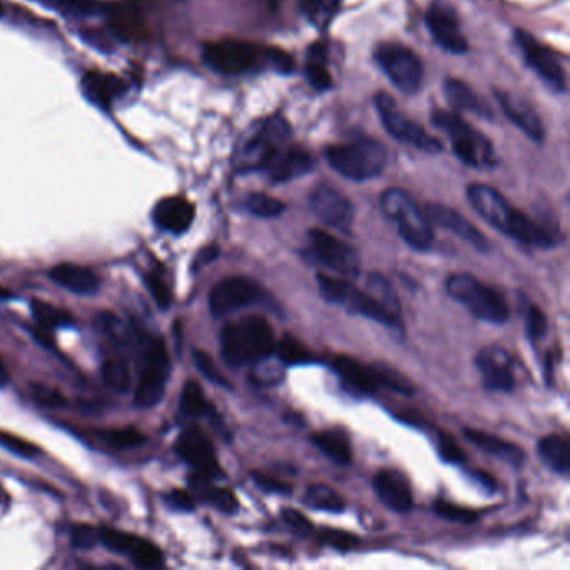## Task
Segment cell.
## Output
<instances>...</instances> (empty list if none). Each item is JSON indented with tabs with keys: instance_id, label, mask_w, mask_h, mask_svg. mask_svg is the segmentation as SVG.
I'll return each instance as SVG.
<instances>
[{
	"instance_id": "cell-1",
	"label": "cell",
	"mask_w": 570,
	"mask_h": 570,
	"mask_svg": "<svg viewBox=\"0 0 570 570\" xmlns=\"http://www.w3.org/2000/svg\"><path fill=\"white\" fill-rule=\"evenodd\" d=\"M467 198L472 208L490 226L512 240L535 248H552L557 243L555 236L545 226L510 206L509 201L489 184H472L467 191Z\"/></svg>"
},
{
	"instance_id": "cell-2",
	"label": "cell",
	"mask_w": 570,
	"mask_h": 570,
	"mask_svg": "<svg viewBox=\"0 0 570 570\" xmlns=\"http://www.w3.org/2000/svg\"><path fill=\"white\" fill-rule=\"evenodd\" d=\"M203 61L209 69L224 76H241L265 67L290 74L295 66L291 56L280 49L238 39L208 42L203 49Z\"/></svg>"
},
{
	"instance_id": "cell-3",
	"label": "cell",
	"mask_w": 570,
	"mask_h": 570,
	"mask_svg": "<svg viewBox=\"0 0 570 570\" xmlns=\"http://www.w3.org/2000/svg\"><path fill=\"white\" fill-rule=\"evenodd\" d=\"M221 355L230 367L253 365L275 353V331L263 316H243L228 321L219 333Z\"/></svg>"
},
{
	"instance_id": "cell-4",
	"label": "cell",
	"mask_w": 570,
	"mask_h": 570,
	"mask_svg": "<svg viewBox=\"0 0 570 570\" xmlns=\"http://www.w3.org/2000/svg\"><path fill=\"white\" fill-rule=\"evenodd\" d=\"M320 295L325 298L330 305L345 308L348 313L362 315L370 320L377 321L380 325L388 326L395 331L403 330L402 313L388 308L383 301L378 300L372 291H363L352 285L345 278L320 273L316 276Z\"/></svg>"
},
{
	"instance_id": "cell-5",
	"label": "cell",
	"mask_w": 570,
	"mask_h": 570,
	"mask_svg": "<svg viewBox=\"0 0 570 570\" xmlns=\"http://www.w3.org/2000/svg\"><path fill=\"white\" fill-rule=\"evenodd\" d=\"M325 158L333 171L350 181H368L377 178L387 166V149L373 139H357L352 143L330 146Z\"/></svg>"
},
{
	"instance_id": "cell-6",
	"label": "cell",
	"mask_w": 570,
	"mask_h": 570,
	"mask_svg": "<svg viewBox=\"0 0 570 570\" xmlns=\"http://www.w3.org/2000/svg\"><path fill=\"white\" fill-rule=\"evenodd\" d=\"M138 382L134 402L139 408H153L164 398L168 387L171 360L166 343L158 336H146L141 343Z\"/></svg>"
},
{
	"instance_id": "cell-7",
	"label": "cell",
	"mask_w": 570,
	"mask_h": 570,
	"mask_svg": "<svg viewBox=\"0 0 570 570\" xmlns=\"http://www.w3.org/2000/svg\"><path fill=\"white\" fill-rule=\"evenodd\" d=\"M383 214L397 226L403 241L415 251H428L433 245L432 223L410 194L390 188L380 196Z\"/></svg>"
},
{
	"instance_id": "cell-8",
	"label": "cell",
	"mask_w": 570,
	"mask_h": 570,
	"mask_svg": "<svg viewBox=\"0 0 570 570\" xmlns=\"http://www.w3.org/2000/svg\"><path fill=\"white\" fill-rule=\"evenodd\" d=\"M447 293L479 320L495 325H502L509 320V303L505 301L504 296L492 286L477 280L475 276L467 273L448 276Z\"/></svg>"
},
{
	"instance_id": "cell-9",
	"label": "cell",
	"mask_w": 570,
	"mask_h": 570,
	"mask_svg": "<svg viewBox=\"0 0 570 570\" xmlns=\"http://www.w3.org/2000/svg\"><path fill=\"white\" fill-rule=\"evenodd\" d=\"M432 121L447 134L453 153L462 163L472 168H489L495 163L494 148L484 134L465 123L459 114L452 111L433 112Z\"/></svg>"
},
{
	"instance_id": "cell-10",
	"label": "cell",
	"mask_w": 570,
	"mask_h": 570,
	"mask_svg": "<svg viewBox=\"0 0 570 570\" xmlns=\"http://www.w3.org/2000/svg\"><path fill=\"white\" fill-rule=\"evenodd\" d=\"M290 138L291 128L290 124L286 123V119L281 116L265 119L243 144L236 158V168L240 173H248V171H260L261 173V169L270 163L271 158L288 146Z\"/></svg>"
},
{
	"instance_id": "cell-11",
	"label": "cell",
	"mask_w": 570,
	"mask_h": 570,
	"mask_svg": "<svg viewBox=\"0 0 570 570\" xmlns=\"http://www.w3.org/2000/svg\"><path fill=\"white\" fill-rule=\"evenodd\" d=\"M306 256L316 265L323 266L341 278H355L360 275V256L347 241L333 236L328 231L311 230L308 233Z\"/></svg>"
},
{
	"instance_id": "cell-12",
	"label": "cell",
	"mask_w": 570,
	"mask_h": 570,
	"mask_svg": "<svg viewBox=\"0 0 570 570\" xmlns=\"http://www.w3.org/2000/svg\"><path fill=\"white\" fill-rule=\"evenodd\" d=\"M375 107H377L378 116L382 119L383 128L387 129L388 134H392L393 138L398 139L400 143L410 144L425 153H440L443 146L438 139L433 138L430 134L418 126L415 121L407 118L397 102L393 101L388 94L380 92L375 97Z\"/></svg>"
},
{
	"instance_id": "cell-13",
	"label": "cell",
	"mask_w": 570,
	"mask_h": 570,
	"mask_svg": "<svg viewBox=\"0 0 570 570\" xmlns=\"http://www.w3.org/2000/svg\"><path fill=\"white\" fill-rule=\"evenodd\" d=\"M375 59L388 79L400 89V91L417 92L422 86L423 64L417 54L408 47L398 42H387L378 46L375 51Z\"/></svg>"
},
{
	"instance_id": "cell-14",
	"label": "cell",
	"mask_w": 570,
	"mask_h": 570,
	"mask_svg": "<svg viewBox=\"0 0 570 570\" xmlns=\"http://www.w3.org/2000/svg\"><path fill=\"white\" fill-rule=\"evenodd\" d=\"M265 298V291L255 280L246 276H230L213 286L209 293V310L216 318L256 305Z\"/></svg>"
},
{
	"instance_id": "cell-15",
	"label": "cell",
	"mask_w": 570,
	"mask_h": 570,
	"mask_svg": "<svg viewBox=\"0 0 570 570\" xmlns=\"http://www.w3.org/2000/svg\"><path fill=\"white\" fill-rule=\"evenodd\" d=\"M515 42L524 54L527 64L537 72V76L545 84H549L557 92L567 91V74L557 52L540 44L534 36H530L529 32L522 29L515 31Z\"/></svg>"
},
{
	"instance_id": "cell-16",
	"label": "cell",
	"mask_w": 570,
	"mask_h": 570,
	"mask_svg": "<svg viewBox=\"0 0 570 570\" xmlns=\"http://www.w3.org/2000/svg\"><path fill=\"white\" fill-rule=\"evenodd\" d=\"M176 452L186 464L193 467L194 475L214 480L223 474L214 452L213 442L201 428L191 427L184 430L176 442Z\"/></svg>"
},
{
	"instance_id": "cell-17",
	"label": "cell",
	"mask_w": 570,
	"mask_h": 570,
	"mask_svg": "<svg viewBox=\"0 0 570 570\" xmlns=\"http://www.w3.org/2000/svg\"><path fill=\"white\" fill-rule=\"evenodd\" d=\"M425 22L433 41L437 42L443 51L465 54L469 49V42L460 29L459 16L445 0H433L432 6L428 7Z\"/></svg>"
},
{
	"instance_id": "cell-18",
	"label": "cell",
	"mask_w": 570,
	"mask_h": 570,
	"mask_svg": "<svg viewBox=\"0 0 570 570\" xmlns=\"http://www.w3.org/2000/svg\"><path fill=\"white\" fill-rule=\"evenodd\" d=\"M310 208L316 218L331 228L341 233L352 231L353 218H355L352 203L345 194L330 184H318L311 191Z\"/></svg>"
},
{
	"instance_id": "cell-19",
	"label": "cell",
	"mask_w": 570,
	"mask_h": 570,
	"mask_svg": "<svg viewBox=\"0 0 570 570\" xmlns=\"http://www.w3.org/2000/svg\"><path fill=\"white\" fill-rule=\"evenodd\" d=\"M475 367L482 375L484 387L490 392H512L515 380L514 360L500 345H487L475 355Z\"/></svg>"
},
{
	"instance_id": "cell-20",
	"label": "cell",
	"mask_w": 570,
	"mask_h": 570,
	"mask_svg": "<svg viewBox=\"0 0 570 570\" xmlns=\"http://www.w3.org/2000/svg\"><path fill=\"white\" fill-rule=\"evenodd\" d=\"M425 216H427L430 223L437 224L443 230L452 231L459 238L467 241L479 253H487L489 251L490 243L485 238L484 233L477 226L470 223L469 219L464 218L459 211L443 206V204L433 203L427 204Z\"/></svg>"
},
{
	"instance_id": "cell-21",
	"label": "cell",
	"mask_w": 570,
	"mask_h": 570,
	"mask_svg": "<svg viewBox=\"0 0 570 570\" xmlns=\"http://www.w3.org/2000/svg\"><path fill=\"white\" fill-rule=\"evenodd\" d=\"M313 168L315 161L306 149L288 144L271 158L270 163L261 169V173H265L271 183L283 184L311 173Z\"/></svg>"
},
{
	"instance_id": "cell-22",
	"label": "cell",
	"mask_w": 570,
	"mask_h": 570,
	"mask_svg": "<svg viewBox=\"0 0 570 570\" xmlns=\"http://www.w3.org/2000/svg\"><path fill=\"white\" fill-rule=\"evenodd\" d=\"M373 489L383 505L398 514H407L413 507L412 485L407 477L393 469H383L373 477Z\"/></svg>"
},
{
	"instance_id": "cell-23",
	"label": "cell",
	"mask_w": 570,
	"mask_h": 570,
	"mask_svg": "<svg viewBox=\"0 0 570 570\" xmlns=\"http://www.w3.org/2000/svg\"><path fill=\"white\" fill-rule=\"evenodd\" d=\"M495 99L499 102L505 116L532 141L542 143L544 141V124L540 121L539 114L535 112L534 107L530 106L529 102L520 99L519 96H514L507 91H500L495 89Z\"/></svg>"
},
{
	"instance_id": "cell-24",
	"label": "cell",
	"mask_w": 570,
	"mask_h": 570,
	"mask_svg": "<svg viewBox=\"0 0 570 570\" xmlns=\"http://www.w3.org/2000/svg\"><path fill=\"white\" fill-rule=\"evenodd\" d=\"M194 214H196V209L189 199L183 196H169L156 204L153 219L161 230L181 235L193 224Z\"/></svg>"
},
{
	"instance_id": "cell-25",
	"label": "cell",
	"mask_w": 570,
	"mask_h": 570,
	"mask_svg": "<svg viewBox=\"0 0 570 570\" xmlns=\"http://www.w3.org/2000/svg\"><path fill=\"white\" fill-rule=\"evenodd\" d=\"M333 368L340 375L341 382L352 388L353 392L373 395L382 388L375 365H367L348 355H340L335 358Z\"/></svg>"
},
{
	"instance_id": "cell-26",
	"label": "cell",
	"mask_w": 570,
	"mask_h": 570,
	"mask_svg": "<svg viewBox=\"0 0 570 570\" xmlns=\"http://www.w3.org/2000/svg\"><path fill=\"white\" fill-rule=\"evenodd\" d=\"M49 278L56 285L77 295H92L99 290V276L86 266L62 263L49 271Z\"/></svg>"
},
{
	"instance_id": "cell-27",
	"label": "cell",
	"mask_w": 570,
	"mask_h": 570,
	"mask_svg": "<svg viewBox=\"0 0 570 570\" xmlns=\"http://www.w3.org/2000/svg\"><path fill=\"white\" fill-rule=\"evenodd\" d=\"M124 81L114 74L102 71H87L82 77V89L94 104L111 107L124 92Z\"/></svg>"
},
{
	"instance_id": "cell-28",
	"label": "cell",
	"mask_w": 570,
	"mask_h": 570,
	"mask_svg": "<svg viewBox=\"0 0 570 570\" xmlns=\"http://www.w3.org/2000/svg\"><path fill=\"white\" fill-rule=\"evenodd\" d=\"M445 96L450 106L457 111L470 112L479 118L492 119L494 112L485 99L477 94L467 82L459 79H448L445 82Z\"/></svg>"
},
{
	"instance_id": "cell-29",
	"label": "cell",
	"mask_w": 570,
	"mask_h": 570,
	"mask_svg": "<svg viewBox=\"0 0 570 570\" xmlns=\"http://www.w3.org/2000/svg\"><path fill=\"white\" fill-rule=\"evenodd\" d=\"M464 435L470 443H474L475 447L480 450L494 455L497 459L505 460L509 464L519 467L525 460V453L522 448L517 447L515 443L507 442L504 438H499L492 433L475 430V428H465Z\"/></svg>"
},
{
	"instance_id": "cell-30",
	"label": "cell",
	"mask_w": 570,
	"mask_h": 570,
	"mask_svg": "<svg viewBox=\"0 0 570 570\" xmlns=\"http://www.w3.org/2000/svg\"><path fill=\"white\" fill-rule=\"evenodd\" d=\"M107 21L111 31L124 41H133L143 34L144 26L138 7L131 2H118L107 9Z\"/></svg>"
},
{
	"instance_id": "cell-31",
	"label": "cell",
	"mask_w": 570,
	"mask_h": 570,
	"mask_svg": "<svg viewBox=\"0 0 570 570\" xmlns=\"http://www.w3.org/2000/svg\"><path fill=\"white\" fill-rule=\"evenodd\" d=\"M311 443L328 459L338 465H348L353 459L352 442L340 428H326L313 433Z\"/></svg>"
},
{
	"instance_id": "cell-32",
	"label": "cell",
	"mask_w": 570,
	"mask_h": 570,
	"mask_svg": "<svg viewBox=\"0 0 570 570\" xmlns=\"http://www.w3.org/2000/svg\"><path fill=\"white\" fill-rule=\"evenodd\" d=\"M540 460L552 472L560 475L569 474V440L562 435H547L537 445Z\"/></svg>"
},
{
	"instance_id": "cell-33",
	"label": "cell",
	"mask_w": 570,
	"mask_h": 570,
	"mask_svg": "<svg viewBox=\"0 0 570 570\" xmlns=\"http://www.w3.org/2000/svg\"><path fill=\"white\" fill-rule=\"evenodd\" d=\"M191 485H193L194 492H196L201 499L206 500L208 504L213 505V507H216V509H218L219 512H223V514H235V512H238V509H240L238 499H236V495L233 494L230 489L214 487V485L211 484V480L199 477V475H193Z\"/></svg>"
},
{
	"instance_id": "cell-34",
	"label": "cell",
	"mask_w": 570,
	"mask_h": 570,
	"mask_svg": "<svg viewBox=\"0 0 570 570\" xmlns=\"http://www.w3.org/2000/svg\"><path fill=\"white\" fill-rule=\"evenodd\" d=\"M102 380L107 387L118 393L128 392L133 385L131 363L124 355H109L102 363Z\"/></svg>"
},
{
	"instance_id": "cell-35",
	"label": "cell",
	"mask_w": 570,
	"mask_h": 570,
	"mask_svg": "<svg viewBox=\"0 0 570 570\" xmlns=\"http://www.w3.org/2000/svg\"><path fill=\"white\" fill-rule=\"evenodd\" d=\"M298 6L311 26L325 31L340 12L341 0H298Z\"/></svg>"
},
{
	"instance_id": "cell-36",
	"label": "cell",
	"mask_w": 570,
	"mask_h": 570,
	"mask_svg": "<svg viewBox=\"0 0 570 570\" xmlns=\"http://www.w3.org/2000/svg\"><path fill=\"white\" fill-rule=\"evenodd\" d=\"M306 79L316 91H328L331 87V74L328 71L326 47L323 44H313L306 59Z\"/></svg>"
},
{
	"instance_id": "cell-37",
	"label": "cell",
	"mask_w": 570,
	"mask_h": 570,
	"mask_svg": "<svg viewBox=\"0 0 570 570\" xmlns=\"http://www.w3.org/2000/svg\"><path fill=\"white\" fill-rule=\"evenodd\" d=\"M305 504L310 509L340 514L345 510V499L333 487L325 484H313L306 489Z\"/></svg>"
},
{
	"instance_id": "cell-38",
	"label": "cell",
	"mask_w": 570,
	"mask_h": 570,
	"mask_svg": "<svg viewBox=\"0 0 570 570\" xmlns=\"http://www.w3.org/2000/svg\"><path fill=\"white\" fill-rule=\"evenodd\" d=\"M32 315H34L37 325L49 331L74 323L72 313L64 310V308H59V306L51 305L47 301H32Z\"/></svg>"
},
{
	"instance_id": "cell-39",
	"label": "cell",
	"mask_w": 570,
	"mask_h": 570,
	"mask_svg": "<svg viewBox=\"0 0 570 570\" xmlns=\"http://www.w3.org/2000/svg\"><path fill=\"white\" fill-rule=\"evenodd\" d=\"M275 352L278 353V358L285 365H303V363H310L315 360L310 348L290 333H285L281 336L280 341H276Z\"/></svg>"
},
{
	"instance_id": "cell-40",
	"label": "cell",
	"mask_w": 570,
	"mask_h": 570,
	"mask_svg": "<svg viewBox=\"0 0 570 570\" xmlns=\"http://www.w3.org/2000/svg\"><path fill=\"white\" fill-rule=\"evenodd\" d=\"M179 410L189 418H199L208 415L209 403L204 397L203 388L198 382L188 380L184 383L181 400H179Z\"/></svg>"
},
{
	"instance_id": "cell-41",
	"label": "cell",
	"mask_w": 570,
	"mask_h": 570,
	"mask_svg": "<svg viewBox=\"0 0 570 570\" xmlns=\"http://www.w3.org/2000/svg\"><path fill=\"white\" fill-rule=\"evenodd\" d=\"M285 377V363L280 358L268 355L253 363L251 372V382L258 387H268V385H278Z\"/></svg>"
},
{
	"instance_id": "cell-42",
	"label": "cell",
	"mask_w": 570,
	"mask_h": 570,
	"mask_svg": "<svg viewBox=\"0 0 570 570\" xmlns=\"http://www.w3.org/2000/svg\"><path fill=\"white\" fill-rule=\"evenodd\" d=\"M102 442H106L111 447L119 448V450H128V448H136L146 442V437L136 428H112V430H102L97 432Z\"/></svg>"
},
{
	"instance_id": "cell-43",
	"label": "cell",
	"mask_w": 570,
	"mask_h": 570,
	"mask_svg": "<svg viewBox=\"0 0 570 570\" xmlns=\"http://www.w3.org/2000/svg\"><path fill=\"white\" fill-rule=\"evenodd\" d=\"M245 206L251 214L258 218H276L285 211V204L280 199L268 196L265 193H253L246 198Z\"/></svg>"
},
{
	"instance_id": "cell-44",
	"label": "cell",
	"mask_w": 570,
	"mask_h": 570,
	"mask_svg": "<svg viewBox=\"0 0 570 570\" xmlns=\"http://www.w3.org/2000/svg\"><path fill=\"white\" fill-rule=\"evenodd\" d=\"M378 372V380H380V387L387 388L390 392L402 393V395H413L415 388L412 382L408 380L403 373L398 372L395 368H390L385 363H375Z\"/></svg>"
},
{
	"instance_id": "cell-45",
	"label": "cell",
	"mask_w": 570,
	"mask_h": 570,
	"mask_svg": "<svg viewBox=\"0 0 570 570\" xmlns=\"http://www.w3.org/2000/svg\"><path fill=\"white\" fill-rule=\"evenodd\" d=\"M42 2H46L62 14L76 17L92 16L104 9L102 0H42Z\"/></svg>"
},
{
	"instance_id": "cell-46",
	"label": "cell",
	"mask_w": 570,
	"mask_h": 570,
	"mask_svg": "<svg viewBox=\"0 0 570 570\" xmlns=\"http://www.w3.org/2000/svg\"><path fill=\"white\" fill-rule=\"evenodd\" d=\"M129 557L141 569H156V567H161L164 562L163 552L153 542L144 539H138L133 550L129 552Z\"/></svg>"
},
{
	"instance_id": "cell-47",
	"label": "cell",
	"mask_w": 570,
	"mask_h": 570,
	"mask_svg": "<svg viewBox=\"0 0 570 570\" xmlns=\"http://www.w3.org/2000/svg\"><path fill=\"white\" fill-rule=\"evenodd\" d=\"M433 510H435V514L438 517L452 520V522H460V524H474V522L480 519L479 510L460 507V505L452 504V502H447V500H437L433 504Z\"/></svg>"
},
{
	"instance_id": "cell-48",
	"label": "cell",
	"mask_w": 570,
	"mask_h": 570,
	"mask_svg": "<svg viewBox=\"0 0 570 570\" xmlns=\"http://www.w3.org/2000/svg\"><path fill=\"white\" fill-rule=\"evenodd\" d=\"M139 537L136 535L126 534L121 530L111 529V527H102L99 529V542L104 544L106 549L118 554H128L133 550L134 545L138 542Z\"/></svg>"
},
{
	"instance_id": "cell-49",
	"label": "cell",
	"mask_w": 570,
	"mask_h": 570,
	"mask_svg": "<svg viewBox=\"0 0 570 570\" xmlns=\"http://www.w3.org/2000/svg\"><path fill=\"white\" fill-rule=\"evenodd\" d=\"M368 291H372L378 300L383 301L388 308H392L397 313H402L400 301H398L397 291L393 290L392 283L383 275L370 276L367 281Z\"/></svg>"
},
{
	"instance_id": "cell-50",
	"label": "cell",
	"mask_w": 570,
	"mask_h": 570,
	"mask_svg": "<svg viewBox=\"0 0 570 570\" xmlns=\"http://www.w3.org/2000/svg\"><path fill=\"white\" fill-rule=\"evenodd\" d=\"M193 360L199 372L203 373L209 382H213L214 385H219V387L231 388L230 382L224 378L223 373L219 372L218 365H216L209 353L203 352V350H194Z\"/></svg>"
},
{
	"instance_id": "cell-51",
	"label": "cell",
	"mask_w": 570,
	"mask_h": 570,
	"mask_svg": "<svg viewBox=\"0 0 570 570\" xmlns=\"http://www.w3.org/2000/svg\"><path fill=\"white\" fill-rule=\"evenodd\" d=\"M437 447L438 455H440L443 462H447V464H462V462L467 460L464 448L460 447V443L457 442L450 433H438Z\"/></svg>"
},
{
	"instance_id": "cell-52",
	"label": "cell",
	"mask_w": 570,
	"mask_h": 570,
	"mask_svg": "<svg viewBox=\"0 0 570 570\" xmlns=\"http://www.w3.org/2000/svg\"><path fill=\"white\" fill-rule=\"evenodd\" d=\"M320 540L323 544L333 547V549L345 550V552L360 545L358 544L360 539H358L357 535L345 532V530L325 529L321 532Z\"/></svg>"
},
{
	"instance_id": "cell-53",
	"label": "cell",
	"mask_w": 570,
	"mask_h": 570,
	"mask_svg": "<svg viewBox=\"0 0 570 570\" xmlns=\"http://www.w3.org/2000/svg\"><path fill=\"white\" fill-rule=\"evenodd\" d=\"M525 330H527V335L532 341H539L540 338H544L545 331H547V318L539 306L530 305L527 308Z\"/></svg>"
},
{
	"instance_id": "cell-54",
	"label": "cell",
	"mask_w": 570,
	"mask_h": 570,
	"mask_svg": "<svg viewBox=\"0 0 570 570\" xmlns=\"http://www.w3.org/2000/svg\"><path fill=\"white\" fill-rule=\"evenodd\" d=\"M71 542L76 549H92L99 542V529L89 524L74 525L71 530Z\"/></svg>"
},
{
	"instance_id": "cell-55",
	"label": "cell",
	"mask_w": 570,
	"mask_h": 570,
	"mask_svg": "<svg viewBox=\"0 0 570 570\" xmlns=\"http://www.w3.org/2000/svg\"><path fill=\"white\" fill-rule=\"evenodd\" d=\"M281 517H283L286 527L298 537H308V535L313 534V525H311L310 520L306 519L305 515L298 510L285 509L281 512Z\"/></svg>"
},
{
	"instance_id": "cell-56",
	"label": "cell",
	"mask_w": 570,
	"mask_h": 570,
	"mask_svg": "<svg viewBox=\"0 0 570 570\" xmlns=\"http://www.w3.org/2000/svg\"><path fill=\"white\" fill-rule=\"evenodd\" d=\"M0 443L4 447L9 448L11 452L17 453L21 457H26V459H34L36 455H39V450L31 442H27L24 438L16 437V435H11V433H0Z\"/></svg>"
},
{
	"instance_id": "cell-57",
	"label": "cell",
	"mask_w": 570,
	"mask_h": 570,
	"mask_svg": "<svg viewBox=\"0 0 570 570\" xmlns=\"http://www.w3.org/2000/svg\"><path fill=\"white\" fill-rule=\"evenodd\" d=\"M32 398L37 403H41L44 407H62L66 400L62 397L61 393L57 392L56 388L47 387L42 383H34L31 387Z\"/></svg>"
},
{
	"instance_id": "cell-58",
	"label": "cell",
	"mask_w": 570,
	"mask_h": 570,
	"mask_svg": "<svg viewBox=\"0 0 570 570\" xmlns=\"http://www.w3.org/2000/svg\"><path fill=\"white\" fill-rule=\"evenodd\" d=\"M253 480L255 484L265 492L278 495H290L293 492V485L288 484L285 480L276 479L271 475L260 474V472H253Z\"/></svg>"
},
{
	"instance_id": "cell-59",
	"label": "cell",
	"mask_w": 570,
	"mask_h": 570,
	"mask_svg": "<svg viewBox=\"0 0 570 570\" xmlns=\"http://www.w3.org/2000/svg\"><path fill=\"white\" fill-rule=\"evenodd\" d=\"M148 286L159 308H168V306L171 305L173 296H171V291H169L168 285L164 283L161 276L154 275V273L148 275Z\"/></svg>"
},
{
	"instance_id": "cell-60",
	"label": "cell",
	"mask_w": 570,
	"mask_h": 570,
	"mask_svg": "<svg viewBox=\"0 0 570 570\" xmlns=\"http://www.w3.org/2000/svg\"><path fill=\"white\" fill-rule=\"evenodd\" d=\"M168 502L178 510H186L188 512V510L194 509L193 495L186 492V490H173L169 494Z\"/></svg>"
},
{
	"instance_id": "cell-61",
	"label": "cell",
	"mask_w": 570,
	"mask_h": 570,
	"mask_svg": "<svg viewBox=\"0 0 570 570\" xmlns=\"http://www.w3.org/2000/svg\"><path fill=\"white\" fill-rule=\"evenodd\" d=\"M9 382V372H7L6 363L0 358V387H6Z\"/></svg>"
},
{
	"instance_id": "cell-62",
	"label": "cell",
	"mask_w": 570,
	"mask_h": 570,
	"mask_svg": "<svg viewBox=\"0 0 570 570\" xmlns=\"http://www.w3.org/2000/svg\"><path fill=\"white\" fill-rule=\"evenodd\" d=\"M7 298H12L11 291L4 288V286H0V300H7Z\"/></svg>"
}]
</instances>
